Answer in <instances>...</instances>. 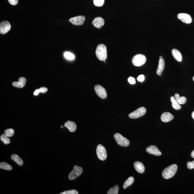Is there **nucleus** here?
<instances>
[{"label":"nucleus","mask_w":194,"mask_h":194,"mask_svg":"<svg viewBox=\"0 0 194 194\" xmlns=\"http://www.w3.org/2000/svg\"><path fill=\"white\" fill-rule=\"evenodd\" d=\"M178 166L176 164H173L166 168L163 171L162 176L164 179H170L176 174L177 171Z\"/></svg>","instance_id":"obj_1"},{"label":"nucleus","mask_w":194,"mask_h":194,"mask_svg":"<svg viewBox=\"0 0 194 194\" xmlns=\"http://www.w3.org/2000/svg\"><path fill=\"white\" fill-rule=\"evenodd\" d=\"M96 56L99 60H105L107 58V47L103 44H100L97 46L96 50Z\"/></svg>","instance_id":"obj_2"},{"label":"nucleus","mask_w":194,"mask_h":194,"mask_svg":"<svg viewBox=\"0 0 194 194\" xmlns=\"http://www.w3.org/2000/svg\"><path fill=\"white\" fill-rule=\"evenodd\" d=\"M114 137L117 144L120 146L126 147L130 145L129 140L123 136L121 134L116 133L114 134Z\"/></svg>","instance_id":"obj_3"},{"label":"nucleus","mask_w":194,"mask_h":194,"mask_svg":"<svg viewBox=\"0 0 194 194\" xmlns=\"http://www.w3.org/2000/svg\"><path fill=\"white\" fill-rule=\"evenodd\" d=\"M146 61V58L144 55L138 54L134 56L132 59V63L134 66H142Z\"/></svg>","instance_id":"obj_4"},{"label":"nucleus","mask_w":194,"mask_h":194,"mask_svg":"<svg viewBox=\"0 0 194 194\" xmlns=\"http://www.w3.org/2000/svg\"><path fill=\"white\" fill-rule=\"evenodd\" d=\"M97 157L101 161H104L107 158V153L105 148L101 144H99L96 148Z\"/></svg>","instance_id":"obj_5"},{"label":"nucleus","mask_w":194,"mask_h":194,"mask_svg":"<svg viewBox=\"0 0 194 194\" xmlns=\"http://www.w3.org/2000/svg\"><path fill=\"white\" fill-rule=\"evenodd\" d=\"M146 109L145 107H142L137 109L135 111L132 112L129 115L130 118L136 119L142 117L146 114Z\"/></svg>","instance_id":"obj_6"},{"label":"nucleus","mask_w":194,"mask_h":194,"mask_svg":"<svg viewBox=\"0 0 194 194\" xmlns=\"http://www.w3.org/2000/svg\"><path fill=\"white\" fill-rule=\"evenodd\" d=\"M83 168L78 166H75L73 171L69 174L68 178L70 180H73L81 175Z\"/></svg>","instance_id":"obj_7"},{"label":"nucleus","mask_w":194,"mask_h":194,"mask_svg":"<svg viewBox=\"0 0 194 194\" xmlns=\"http://www.w3.org/2000/svg\"><path fill=\"white\" fill-rule=\"evenodd\" d=\"M94 89L96 94L100 98L103 99L107 98V92L103 86L100 85H96L95 86Z\"/></svg>","instance_id":"obj_8"},{"label":"nucleus","mask_w":194,"mask_h":194,"mask_svg":"<svg viewBox=\"0 0 194 194\" xmlns=\"http://www.w3.org/2000/svg\"><path fill=\"white\" fill-rule=\"evenodd\" d=\"M85 20V18L83 15H79L70 18L69 20V22L73 25L76 26H80L83 25Z\"/></svg>","instance_id":"obj_9"},{"label":"nucleus","mask_w":194,"mask_h":194,"mask_svg":"<svg viewBox=\"0 0 194 194\" xmlns=\"http://www.w3.org/2000/svg\"><path fill=\"white\" fill-rule=\"evenodd\" d=\"M11 29L10 23L8 21H3L0 24V33L2 34L7 33Z\"/></svg>","instance_id":"obj_10"},{"label":"nucleus","mask_w":194,"mask_h":194,"mask_svg":"<svg viewBox=\"0 0 194 194\" xmlns=\"http://www.w3.org/2000/svg\"><path fill=\"white\" fill-rule=\"evenodd\" d=\"M178 19L181 20L185 23L188 24L192 22V18L190 15L188 14L181 13L177 15Z\"/></svg>","instance_id":"obj_11"},{"label":"nucleus","mask_w":194,"mask_h":194,"mask_svg":"<svg viewBox=\"0 0 194 194\" xmlns=\"http://www.w3.org/2000/svg\"><path fill=\"white\" fill-rule=\"evenodd\" d=\"M146 151L148 153L157 156H159L161 155V151L155 146H150L146 148Z\"/></svg>","instance_id":"obj_12"},{"label":"nucleus","mask_w":194,"mask_h":194,"mask_svg":"<svg viewBox=\"0 0 194 194\" xmlns=\"http://www.w3.org/2000/svg\"><path fill=\"white\" fill-rule=\"evenodd\" d=\"M104 19L101 17H97L93 20L92 23L95 27L100 29L104 25Z\"/></svg>","instance_id":"obj_13"},{"label":"nucleus","mask_w":194,"mask_h":194,"mask_svg":"<svg viewBox=\"0 0 194 194\" xmlns=\"http://www.w3.org/2000/svg\"><path fill=\"white\" fill-rule=\"evenodd\" d=\"M64 126L67 128L69 131L71 132H75L77 129V126L75 123L69 120H68L65 123Z\"/></svg>","instance_id":"obj_14"},{"label":"nucleus","mask_w":194,"mask_h":194,"mask_svg":"<svg viewBox=\"0 0 194 194\" xmlns=\"http://www.w3.org/2000/svg\"><path fill=\"white\" fill-rule=\"evenodd\" d=\"M26 82V79L25 77H21L20 78L18 82H13L12 85L14 87L22 88L25 86Z\"/></svg>","instance_id":"obj_15"},{"label":"nucleus","mask_w":194,"mask_h":194,"mask_svg":"<svg viewBox=\"0 0 194 194\" xmlns=\"http://www.w3.org/2000/svg\"><path fill=\"white\" fill-rule=\"evenodd\" d=\"M174 118V116L171 113L164 112L161 115V120L164 122H168L171 121Z\"/></svg>","instance_id":"obj_16"},{"label":"nucleus","mask_w":194,"mask_h":194,"mask_svg":"<svg viewBox=\"0 0 194 194\" xmlns=\"http://www.w3.org/2000/svg\"><path fill=\"white\" fill-rule=\"evenodd\" d=\"M134 166L137 172L140 173H144L145 171L144 164L139 161H136L134 163Z\"/></svg>","instance_id":"obj_17"},{"label":"nucleus","mask_w":194,"mask_h":194,"mask_svg":"<svg viewBox=\"0 0 194 194\" xmlns=\"http://www.w3.org/2000/svg\"><path fill=\"white\" fill-rule=\"evenodd\" d=\"M165 61L163 59H160L158 62V66L156 70V73L158 75L161 76L165 67Z\"/></svg>","instance_id":"obj_18"},{"label":"nucleus","mask_w":194,"mask_h":194,"mask_svg":"<svg viewBox=\"0 0 194 194\" xmlns=\"http://www.w3.org/2000/svg\"><path fill=\"white\" fill-rule=\"evenodd\" d=\"M172 54L175 60L179 62L182 61V55L179 50L176 49H173Z\"/></svg>","instance_id":"obj_19"},{"label":"nucleus","mask_w":194,"mask_h":194,"mask_svg":"<svg viewBox=\"0 0 194 194\" xmlns=\"http://www.w3.org/2000/svg\"><path fill=\"white\" fill-rule=\"evenodd\" d=\"M171 101L172 103V107L175 109L179 110L182 108L181 105L179 104V103L173 96L171 97Z\"/></svg>","instance_id":"obj_20"},{"label":"nucleus","mask_w":194,"mask_h":194,"mask_svg":"<svg viewBox=\"0 0 194 194\" xmlns=\"http://www.w3.org/2000/svg\"><path fill=\"white\" fill-rule=\"evenodd\" d=\"M11 159L13 161H15L17 164L19 166H22L23 162L22 158L16 154H13L11 156Z\"/></svg>","instance_id":"obj_21"},{"label":"nucleus","mask_w":194,"mask_h":194,"mask_svg":"<svg viewBox=\"0 0 194 194\" xmlns=\"http://www.w3.org/2000/svg\"><path fill=\"white\" fill-rule=\"evenodd\" d=\"M175 99L180 105L184 104H185L187 101V99L185 96H182L180 97L178 93H175L174 96Z\"/></svg>","instance_id":"obj_22"},{"label":"nucleus","mask_w":194,"mask_h":194,"mask_svg":"<svg viewBox=\"0 0 194 194\" xmlns=\"http://www.w3.org/2000/svg\"><path fill=\"white\" fill-rule=\"evenodd\" d=\"M134 181V178L132 177H130L124 183L123 187L124 189L132 185Z\"/></svg>","instance_id":"obj_23"},{"label":"nucleus","mask_w":194,"mask_h":194,"mask_svg":"<svg viewBox=\"0 0 194 194\" xmlns=\"http://www.w3.org/2000/svg\"><path fill=\"white\" fill-rule=\"evenodd\" d=\"M0 168L7 171H11L12 167L8 163L5 162H1L0 163Z\"/></svg>","instance_id":"obj_24"},{"label":"nucleus","mask_w":194,"mask_h":194,"mask_svg":"<svg viewBox=\"0 0 194 194\" xmlns=\"http://www.w3.org/2000/svg\"><path fill=\"white\" fill-rule=\"evenodd\" d=\"M119 186L117 185H115L113 188H110L107 191V194H117L118 193Z\"/></svg>","instance_id":"obj_25"},{"label":"nucleus","mask_w":194,"mask_h":194,"mask_svg":"<svg viewBox=\"0 0 194 194\" xmlns=\"http://www.w3.org/2000/svg\"><path fill=\"white\" fill-rule=\"evenodd\" d=\"M0 139H1V141L5 144H9L11 142L9 137L5 134H2L0 137Z\"/></svg>","instance_id":"obj_26"},{"label":"nucleus","mask_w":194,"mask_h":194,"mask_svg":"<svg viewBox=\"0 0 194 194\" xmlns=\"http://www.w3.org/2000/svg\"><path fill=\"white\" fill-rule=\"evenodd\" d=\"M64 57L68 60H72L75 59V56L73 54L69 52H66L64 54Z\"/></svg>","instance_id":"obj_27"},{"label":"nucleus","mask_w":194,"mask_h":194,"mask_svg":"<svg viewBox=\"0 0 194 194\" xmlns=\"http://www.w3.org/2000/svg\"><path fill=\"white\" fill-rule=\"evenodd\" d=\"M14 133L15 131L12 128L7 129L5 131V134L9 137H12L14 135Z\"/></svg>","instance_id":"obj_28"},{"label":"nucleus","mask_w":194,"mask_h":194,"mask_svg":"<svg viewBox=\"0 0 194 194\" xmlns=\"http://www.w3.org/2000/svg\"><path fill=\"white\" fill-rule=\"evenodd\" d=\"M104 0H93V3L97 7H101L104 5Z\"/></svg>","instance_id":"obj_29"},{"label":"nucleus","mask_w":194,"mask_h":194,"mask_svg":"<svg viewBox=\"0 0 194 194\" xmlns=\"http://www.w3.org/2000/svg\"><path fill=\"white\" fill-rule=\"evenodd\" d=\"M79 192L76 190L72 189L70 190L65 191L61 193L60 194H78Z\"/></svg>","instance_id":"obj_30"},{"label":"nucleus","mask_w":194,"mask_h":194,"mask_svg":"<svg viewBox=\"0 0 194 194\" xmlns=\"http://www.w3.org/2000/svg\"><path fill=\"white\" fill-rule=\"evenodd\" d=\"M188 169H192L194 168V160L192 161H188L187 164Z\"/></svg>","instance_id":"obj_31"},{"label":"nucleus","mask_w":194,"mask_h":194,"mask_svg":"<svg viewBox=\"0 0 194 194\" xmlns=\"http://www.w3.org/2000/svg\"><path fill=\"white\" fill-rule=\"evenodd\" d=\"M128 80L130 84H134L136 83L135 79L134 77H130L129 78Z\"/></svg>","instance_id":"obj_32"},{"label":"nucleus","mask_w":194,"mask_h":194,"mask_svg":"<svg viewBox=\"0 0 194 194\" xmlns=\"http://www.w3.org/2000/svg\"><path fill=\"white\" fill-rule=\"evenodd\" d=\"M48 89L45 87H42L39 89L40 93H45L48 91Z\"/></svg>","instance_id":"obj_33"},{"label":"nucleus","mask_w":194,"mask_h":194,"mask_svg":"<svg viewBox=\"0 0 194 194\" xmlns=\"http://www.w3.org/2000/svg\"><path fill=\"white\" fill-rule=\"evenodd\" d=\"M144 75H140L137 78V80L139 82H143L144 81Z\"/></svg>","instance_id":"obj_34"},{"label":"nucleus","mask_w":194,"mask_h":194,"mask_svg":"<svg viewBox=\"0 0 194 194\" xmlns=\"http://www.w3.org/2000/svg\"><path fill=\"white\" fill-rule=\"evenodd\" d=\"M9 3L12 5H16L18 3V0H8Z\"/></svg>","instance_id":"obj_35"},{"label":"nucleus","mask_w":194,"mask_h":194,"mask_svg":"<svg viewBox=\"0 0 194 194\" xmlns=\"http://www.w3.org/2000/svg\"><path fill=\"white\" fill-rule=\"evenodd\" d=\"M39 89H37L35 91L34 93V95L35 96H37L39 95Z\"/></svg>","instance_id":"obj_36"},{"label":"nucleus","mask_w":194,"mask_h":194,"mask_svg":"<svg viewBox=\"0 0 194 194\" xmlns=\"http://www.w3.org/2000/svg\"><path fill=\"white\" fill-rule=\"evenodd\" d=\"M191 156L192 158H194V150L191 152Z\"/></svg>","instance_id":"obj_37"},{"label":"nucleus","mask_w":194,"mask_h":194,"mask_svg":"<svg viewBox=\"0 0 194 194\" xmlns=\"http://www.w3.org/2000/svg\"><path fill=\"white\" fill-rule=\"evenodd\" d=\"M192 118H193L194 119V111L192 113Z\"/></svg>","instance_id":"obj_38"},{"label":"nucleus","mask_w":194,"mask_h":194,"mask_svg":"<svg viewBox=\"0 0 194 194\" xmlns=\"http://www.w3.org/2000/svg\"><path fill=\"white\" fill-rule=\"evenodd\" d=\"M162 59V56H160V59Z\"/></svg>","instance_id":"obj_39"},{"label":"nucleus","mask_w":194,"mask_h":194,"mask_svg":"<svg viewBox=\"0 0 194 194\" xmlns=\"http://www.w3.org/2000/svg\"><path fill=\"white\" fill-rule=\"evenodd\" d=\"M60 127L61 128H63V126H61Z\"/></svg>","instance_id":"obj_40"},{"label":"nucleus","mask_w":194,"mask_h":194,"mask_svg":"<svg viewBox=\"0 0 194 194\" xmlns=\"http://www.w3.org/2000/svg\"><path fill=\"white\" fill-rule=\"evenodd\" d=\"M193 81H194V76H193Z\"/></svg>","instance_id":"obj_41"}]
</instances>
